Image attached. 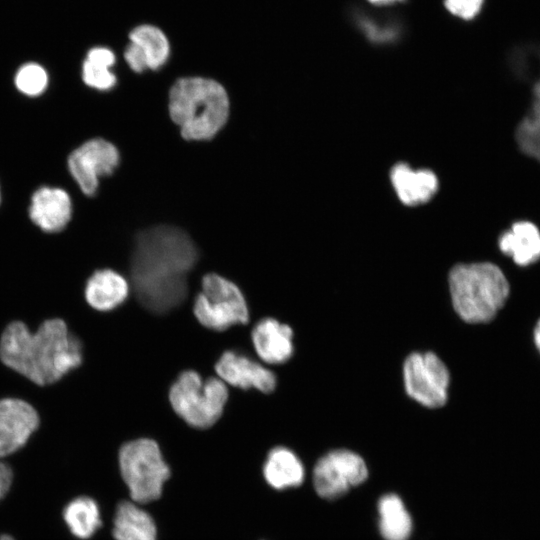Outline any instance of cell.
I'll return each instance as SVG.
<instances>
[{
  "label": "cell",
  "instance_id": "obj_4",
  "mask_svg": "<svg viewBox=\"0 0 540 540\" xmlns=\"http://www.w3.org/2000/svg\"><path fill=\"white\" fill-rule=\"evenodd\" d=\"M452 306L468 323L492 320L509 295V283L501 269L490 262L455 265L448 276Z\"/></svg>",
  "mask_w": 540,
  "mask_h": 540
},
{
  "label": "cell",
  "instance_id": "obj_31",
  "mask_svg": "<svg viewBox=\"0 0 540 540\" xmlns=\"http://www.w3.org/2000/svg\"><path fill=\"white\" fill-rule=\"evenodd\" d=\"M1 198H2V195H1V187H0V204H1Z\"/></svg>",
  "mask_w": 540,
  "mask_h": 540
},
{
  "label": "cell",
  "instance_id": "obj_11",
  "mask_svg": "<svg viewBox=\"0 0 540 540\" xmlns=\"http://www.w3.org/2000/svg\"><path fill=\"white\" fill-rule=\"evenodd\" d=\"M37 410L23 399H0V458L21 449L38 429Z\"/></svg>",
  "mask_w": 540,
  "mask_h": 540
},
{
  "label": "cell",
  "instance_id": "obj_8",
  "mask_svg": "<svg viewBox=\"0 0 540 540\" xmlns=\"http://www.w3.org/2000/svg\"><path fill=\"white\" fill-rule=\"evenodd\" d=\"M403 382L407 395L424 407L440 408L448 400V367L431 351L413 352L406 357Z\"/></svg>",
  "mask_w": 540,
  "mask_h": 540
},
{
  "label": "cell",
  "instance_id": "obj_29",
  "mask_svg": "<svg viewBox=\"0 0 540 540\" xmlns=\"http://www.w3.org/2000/svg\"><path fill=\"white\" fill-rule=\"evenodd\" d=\"M534 341L538 350L540 351V320L536 324V327L534 330Z\"/></svg>",
  "mask_w": 540,
  "mask_h": 540
},
{
  "label": "cell",
  "instance_id": "obj_14",
  "mask_svg": "<svg viewBox=\"0 0 540 540\" xmlns=\"http://www.w3.org/2000/svg\"><path fill=\"white\" fill-rule=\"evenodd\" d=\"M73 204L69 193L60 187L44 185L30 198L28 216L45 233H58L72 218Z\"/></svg>",
  "mask_w": 540,
  "mask_h": 540
},
{
  "label": "cell",
  "instance_id": "obj_28",
  "mask_svg": "<svg viewBox=\"0 0 540 540\" xmlns=\"http://www.w3.org/2000/svg\"><path fill=\"white\" fill-rule=\"evenodd\" d=\"M367 2H369L370 4L374 5V6H390V5H394V4H397V3H401L405 0H366Z\"/></svg>",
  "mask_w": 540,
  "mask_h": 540
},
{
  "label": "cell",
  "instance_id": "obj_21",
  "mask_svg": "<svg viewBox=\"0 0 540 540\" xmlns=\"http://www.w3.org/2000/svg\"><path fill=\"white\" fill-rule=\"evenodd\" d=\"M379 529L385 540H407L411 534L412 521L401 498L386 494L378 502Z\"/></svg>",
  "mask_w": 540,
  "mask_h": 540
},
{
  "label": "cell",
  "instance_id": "obj_15",
  "mask_svg": "<svg viewBox=\"0 0 540 540\" xmlns=\"http://www.w3.org/2000/svg\"><path fill=\"white\" fill-rule=\"evenodd\" d=\"M251 338L255 352L265 363L282 364L293 355L292 328L274 318L267 317L257 322Z\"/></svg>",
  "mask_w": 540,
  "mask_h": 540
},
{
  "label": "cell",
  "instance_id": "obj_2",
  "mask_svg": "<svg viewBox=\"0 0 540 540\" xmlns=\"http://www.w3.org/2000/svg\"><path fill=\"white\" fill-rule=\"evenodd\" d=\"M0 359L33 383L45 386L81 365L83 347L62 319H47L35 332L25 323L13 321L1 335Z\"/></svg>",
  "mask_w": 540,
  "mask_h": 540
},
{
  "label": "cell",
  "instance_id": "obj_10",
  "mask_svg": "<svg viewBox=\"0 0 540 540\" xmlns=\"http://www.w3.org/2000/svg\"><path fill=\"white\" fill-rule=\"evenodd\" d=\"M119 162V151L111 142L93 138L72 150L67 157V168L82 193L93 196L99 179L111 175Z\"/></svg>",
  "mask_w": 540,
  "mask_h": 540
},
{
  "label": "cell",
  "instance_id": "obj_23",
  "mask_svg": "<svg viewBox=\"0 0 540 540\" xmlns=\"http://www.w3.org/2000/svg\"><path fill=\"white\" fill-rule=\"evenodd\" d=\"M63 519L70 532L80 539L90 538L102 523L97 503L85 496L77 497L65 506Z\"/></svg>",
  "mask_w": 540,
  "mask_h": 540
},
{
  "label": "cell",
  "instance_id": "obj_30",
  "mask_svg": "<svg viewBox=\"0 0 540 540\" xmlns=\"http://www.w3.org/2000/svg\"><path fill=\"white\" fill-rule=\"evenodd\" d=\"M0 540H14L10 535L4 534L0 536Z\"/></svg>",
  "mask_w": 540,
  "mask_h": 540
},
{
  "label": "cell",
  "instance_id": "obj_24",
  "mask_svg": "<svg viewBox=\"0 0 540 540\" xmlns=\"http://www.w3.org/2000/svg\"><path fill=\"white\" fill-rule=\"evenodd\" d=\"M49 83V76L44 67L38 63L29 62L22 65L14 76L16 89L27 97L42 95Z\"/></svg>",
  "mask_w": 540,
  "mask_h": 540
},
{
  "label": "cell",
  "instance_id": "obj_17",
  "mask_svg": "<svg viewBox=\"0 0 540 540\" xmlns=\"http://www.w3.org/2000/svg\"><path fill=\"white\" fill-rule=\"evenodd\" d=\"M130 284L112 269L95 271L87 280L84 295L95 310L106 312L120 306L128 297Z\"/></svg>",
  "mask_w": 540,
  "mask_h": 540
},
{
  "label": "cell",
  "instance_id": "obj_22",
  "mask_svg": "<svg viewBox=\"0 0 540 540\" xmlns=\"http://www.w3.org/2000/svg\"><path fill=\"white\" fill-rule=\"evenodd\" d=\"M116 57L106 47H94L87 52L82 63V80L90 88L99 91L111 90L117 82L116 75L110 70Z\"/></svg>",
  "mask_w": 540,
  "mask_h": 540
},
{
  "label": "cell",
  "instance_id": "obj_9",
  "mask_svg": "<svg viewBox=\"0 0 540 540\" xmlns=\"http://www.w3.org/2000/svg\"><path fill=\"white\" fill-rule=\"evenodd\" d=\"M368 469L363 458L347 449H336L322 456L313 471L314 488L326 499H335L364 482Z\"/></svg>",
  "mask_w": 540,
  "mask_h": 540
},
{
  "label": "cell",
  "instance_id": "obj_7",
  "mask_svg": "<svg viewBox=\"0 0 540 540\" xmlns=\"http://www.w3.org/2000/svg\"><path fill=\"white\" fill-rule=\"evenodd\" d=\"M193 313L204 327L224 331L249 321L245 297L232 281L215 273L202 278V289L195 298Z\"/></svg>",
  "mask_w": 540,
  "mask_h": 540
},
{
  "label": "cell",
  "instance_id": "obj_18",
  "mask_svg": "<svg viewBox=\"0 0 540 540\" xmlns=\"http://www.w3.org/2000/svg\"><path fill=\"white\" fill-rule=\"evenodd\" d=\"M498 246L517 265H530L540 259V231L528 220L516 221L500 235Z\"/></svg>",
  "mask_w": 540,
  "mask_h": 540
},
{
  "label": "cell",
  "instance_id": "obj_13",
  "mask_svg": "<svg viewBox=\"0 0 540 540\" xmlns=\"http://www.w3.org/2000/svg\"><path fill=\"white\" fill-rule=\"evenodd\" d=\"M170 55V44L165 33L152 24H141L129 33V43L124 50V59L137 73L147 69L158 70L166 64Z\"/></svg>",
  "mask_w": 540,
  "mask_h": 540
},
{
  "label": "cell",
  "instance_id": "obj_20",
  "mask_svg": "<svg viewBox=\"0 0 540 540\" xmlns=\"http://www.w3.org/2000/svg\"><path fill=\"white\" fill-rule=\"evenodd\" d=\"M112 532L116 540H156L157 535L152 517L130 501L118 504Z\"/></svg>",
  "mask_w": 540,
  "mask_h": 540
},
{
  "label": "cell",
  "instance_id": "obj_5",
  "mask_svg": "<svg viewBox=\"0 0 540 540\" xmlns=\"http://www.w3.org/2000/svg\"><path fill=\"white\" fill-rule=\"evenodd\" d=\"M228 399L226 384L216 377L203 379L196 371H183L171 385L169 401L188 425L205 429L221 417Z\"/></svg>",
  "mask_w": 540,
  "mask_h": 540
},
{
  "label": "cell",
  "instance_id": "obj_25",
  "mask_svg": "<svg viewBox=\"0 0 540 540\" xmlns=\"http://www.w3.org/2000/svg\"><path fill=\"white\" fill-rule=\"evenodd\" d=\"M360 27L365 35L377 43H387L393 41L398 36V28L388 22H381V19L368 16L361 17Z\"/></svg>",
  "mask_w": 540,
  "mask_h": 540
},
{
  "label": "cell",
  "instance_id": "obj_27",
  "mask_svg": "<svg viewBox=\"0 0 540 540\" xmlns=\"http://www.w3.org/2000/svg\"><path fill=\"white\" fill-rule=\"evenodd\" d=\"M12 479L13 473L11 468L4 462L0 461V500L8 492L12 483Z\"/></svg>",
  "mask_w": 540,
  "mask_h": 540
},
{
  "label": "cell",
  "instance_id": "obj_16",
  "mask_svg": "<svg viewBox=\"0 0 540 540\" xmlns=\"http://www.w3.org/2000/svg\"><path fill=\"white\" fill-rule=\"evenodd\" d=\"M393 188L405 205H418L429 201L437 192V176L427 169H412L406 163H398L390 172Z\"/></svg>",
  "mask_w": 540,
  "mask_h": 540
},
{
  "label": "cell",
  "instance_id": "obj_19",
  "mask_svg": "<svg viewBox=\"0 0 540 540\" xmlns=\"http://www.w3.org/2000/svg\"><path fill=\"white\" fill-rule=\"evenodd\" d=\"M263 474L275 489L296 487L303 482L304 466L297 455L286 447H275L267 455Z\"/></svg>",
  "mask_w": 540,
  "mask_h": 540
},
{
  "label": "cell",
  "instance_id": "obj_1",
  "mask_svg": "<svg viewBox=\"0 0 540 540\" xmlns=\"http://www.w3.org/2000/svg\"><path fill=\"white\" fill-rule=\"evenodd\" d=\"M198 250L180 228L159 225L135 238L130 273L134 292L144 308L164 314L178 307L188 293L187 277Z\"/></svg>",
  "mask_w": 540,
  "mask_h": 540
},
{
  "label": "cell",
  "instance_id": "obj_26",
  "mask_svg": "<svg viewBox=\"0 0 540 540\" xmlns=\"http://www.w3.org/2000/svg\"><path fill=\"white\" fill-rule=\"evenodd\" d=\"M484 2L485 0H444V6L451 15L469 21L480 14Z\"/></svg>",
  "mask_w": 540,
  "mask_h": 540
},
{
  "label": "cell",
  "instance_id": "obj_6",
  "mask_svg": "<svg viewBox=\"0 0 540 540\" xmlns=\"http://www.w3.org/2000/svg\"><path fill=\"white\" fill-rule=\"evenodd\" d=\"M119 466L131 499L140 504L158 499L170 476L158 444L149 438L123 444L119 450Z\"/></svg>",
  "mask_w": 540,
  "mask_h": 540
},
{
  "label": "cell",
  "instance_id": "obj_12",
  "mask_svg": "<svg viewBox=\"0 0 540 540\" xmlns=\"http://www.w3.org/2000/svg\"><path fill=\"white\" fill-rule=\"evenodd\" d=\"M215 370L225 384L244 390L257 389L271 393L277 384L273 371L236 350L225 351L215 364Z\"/></svg>",
  "mask_w": 540,
  "mask_h": 540
},
{
  "label": "cell",
  "instance_id": "obj_3",
  "mask_svg": "<svg viewBox=\"0 0 540 540\" xmlns=\"http://www.w3.org/2000/svg\"><path fill=\"white\" fill-rule=\"evenodd\" d=\"M169 113L186 140H210L227 122L229 98L213 79L184 77L170 89Z\"/></svg>",
  "mask_w": 540,
  "mask_h": 540
}]
</instances>
